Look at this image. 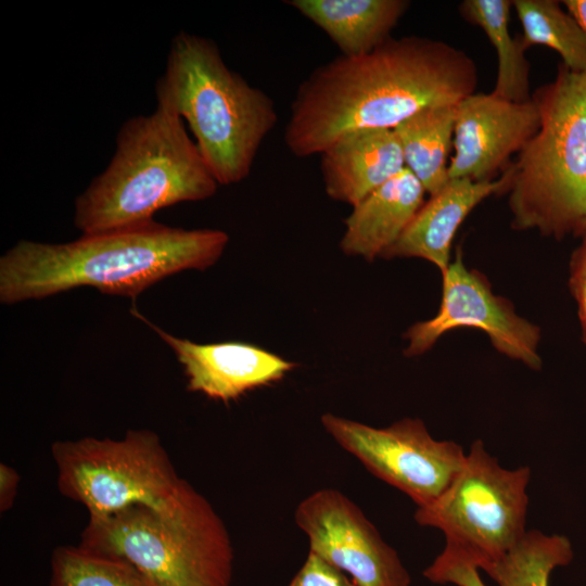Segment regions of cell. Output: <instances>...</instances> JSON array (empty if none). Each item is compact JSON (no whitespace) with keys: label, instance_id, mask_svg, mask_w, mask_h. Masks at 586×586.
<instances>
[{"label":"cell","instance_id":"d6986e66","mask_svg":"<svg viewBox=\"0 0 586 586\" xmlns=\"http://www.w3.org/2000/svg\"><path fill=\"white\" fill-rule=\"evenodd\" d=\"M510 0H464L459 5L462 17L479 26L495 48L498 69L492 93L511 102H526L530 93V63L521 39L509 30Z\"/></svg>","mask_w":586,"mask_h":586},{"label":"cell","instance_id":"83f0119b","mask_svg":"<svg viewBox=\"0 0 586 586\" xmlns=\"http://www.w3.org/2000/svg\"><path fill=\"white\" fill-rule=\"evenodd\" d=\"M561 3L586 31V0H564Z\"/></svg>","mask_w":586,"mask_h":586},{"label":"cell","instance_id":"ba28073f","mask_svg":"<svg viewBox=\"0 0 586 586\" xmlns=\"http://www.w3.org/2000/svg\"><path fill=\"white\" fill-rule=\"evenodd\" d=\"M51 450L59 491L84 505L89 518L132 506L171 511L193 491L151 430H129L119 440L58 441Z\"/></svg>","mask_w":586,"mask_h":586},{"label":"cell","instance_id":"8fae6325","mask_svg":"<svg viewBox=\"0 0 586 586\" xmlns=\"http://www.w3.org/2000/svg\"><path fill=\"white\" fill-rule=\"evenodd\" d=\"M294 518L308 538L309 551L357 586H410V574L397 551L340 491H316L298 504Z\"/></svg>","mask_w":586,"mask_h":586},{"label":"cell","instance_id":"ac0fdd59","mask_svg":"<svg viewBox=\"0 0 586 586\" xmlns=\"http://www.w3.org/2000/svg\"><path fill=\"white\" fill-rule=\"evenodd\" d=\"M457 105L423 109L393 129L406 168L430 196L440 192L450 179L447 160L454 142Z\"/></svg>","mask_w":586,"mask_h":586},{"label":"cell","instance_id":"30bf717a","mask_svg":"<svg viewBox=\"0 0 586 586\" xmlns=\"http://www.w3.org/2000/svg\"><path fill=\"white\" fill-rule=\"evenodd\" d=\"M458 328L480 329L500 354L533 370L542 368L540 328L518 315L509 300L496 295L483 273L468 268L460 250L442 272V300L436 315L405 332L408 345L404 355L420 356L446 332Z\"/></svg>","mask_w":586,"mask_h":586},{"label":"cell","instance_id":"9c48e42d","mask_svg":"<svg viewBox=\"0 0 586 586\" xmlns=\"http://www.w3.org/2000/svg\"><path fill=\"white\" fill-rule=\"evenodd\" d=\"M321 424L369 472L406 494L417 508L442 495L467 457L458 443L433 438L418 418L374 428L327 412Z\"/></svg>","mask_w":586,"mask_h":586},{"label":"cell","instance_id":"9a60e30c","mask_svg":"<svg viewBox=\"0 0 586 586\" xmlns=\"http://www.w3.org/2000/svg\"><path fill=\"white\" fill-rule=\"evenodd\" d=\"M320 155L326 193L352 206L406 168L393 129L349 132Z\"/></svg>","mask_w":586,"mask_h":586},{"label":"cell","instance_id":"5b68a950","mask_svg":"<svg viewBox=\"0 0 586 586\" xmlns=\"http://www.w3.org/2000/svg\"><path fill=\"white\" fill-rule=\"evenodd\" d=\"M532 99L538 130L507 168L511 227L562 240L586 218V71L559 64Z\"/></svg>","mask_w":586,"mask_h":586},{"label":"cell","instance_id":"2e32d148","mask_svg":"<svg viewBox=\"0 0 586 586\" xmlns=\"http://www.w3.org/2000/svg\"><path fill=\"white\" fill-rule=\"evenodd\" d=\"M423 186L405 168L353 206L345 218L342 252L368 262L390 249L425 202Z\"/></svg>","mask_w":586,"mask_h":586},{"label":"cell","instance_id":"7402d4cb","mask_svg":"<svg viewBox=\"0 0 586 586\" xmlns=\"http://www.w3.org/2000/svg\"><path fill=\"white\" fill-rule=\"evenodd\" d=\"M49 586H153L131 564L80 545L60 546L51 559Z\"/></svg>","mask_w":586,"mask_h":586},{"label":"cell","instance_id":"3957f363","mask_svg":"<svg viewBox=\"0 0 586 586\" xmlns=\"http://www.w3.org/2000/svg\"><path fill=\"white\" fill-rule=\"evenodd\" d=\"M217 187L182 118L157 105L120 126L110 164L75 200L74 226L93 234L143 225L162 208L213 196Z\"/></svg>","mask_w":586,"mask_h":586},{"label":"cell","instance_id":"d4e9b609","mask_svg":"<svg viewBox=\"0 0 586 586\" xmlns=\"http://www.w3.org/2000/svg\"><path fill=\"white\" fill-rule=\"evenodd\" d=\"M20 475L5 463L0 464V511H8L14 504Z\"/></svg>","mask_w":586,"mask_h":586},{"label":"cell","instance_id":"484cf974","mask_svg":"<svg viewBox=\"0 0 586 586\" xmlns=\"http://www.w3.org/2000/svg\"><path fill=\"white\" fill-rule=\"evenodd\" d=\"M569 288L577 306L581 337L586 347V278L569 277Z\"/></svg>","mask_w":586,"mask_h":586},{"label":"cell","instance_id":"5bb4252c","mask_svg":"<svg viewBox=\"0 0 586 586\" xmlns=\"http://www.w3.org/2000/svg\"><path fill=\"white\" fill-rule=\"evenodd\" d=\"M510 175L489 181L454 178L424 202L398 240L381 258H421L444 272L450 264L455 234L463 220L486 198L507 193Z\"/></svg>","mask_w":586,"mask_h":586},{"label":"cell","instance_id":"603a6c76","mask_svg":"<svg viewBox=\"0 0 586 586\" xmlns=\"http://www.w3.org/2000/svg\"><path fill=\"white\" fill-rule=\"evenodd\" d=\"M288 586H357L345 573L309 551Z\"/></svg>","mask_w":586,"mask_h":586},{"label":"cell","instance_id":"52a82bcc","mask_svg":"<svg viewBox=\"0 0 586 586\" xmlns=\"http://www.w3.org/2000/svg\"><path fill=\"white\" fill-rule=\"evenodd\" d=\"M531 469H506L476 440L449 486L418 507L415 521L440 530L445 547L429 565L468 564L483 570L502 558L527 532Z\"/></svg>","mask_w":586,"mask_h":586},{"label":"cell","instance_id":"cb8c5ba5","mask_svg":"<svg viewBox=\"0 0 586 586\" xmlns=\"http://www.w3.org/2000/svg\"><path fill=\"white\" fill-rule=\"evenodd\" d=\"M428 579L435 584H454L457 586H486L479 570L468 564L451 565L433 571Z\"/></svg>","mask_w":586,"mask_h":586},{"label":"cell","instance_id":"ffe728a7","mask_svg":"<svg viewBox=\"0 0 586 586\" xmlns=\"http://www.w3.org/2000/svg\"><path fill=\"white\" fill-rule=\"evenodd\" d=\"M555 0H513L523 35L524 50L545 46L555 50L573 72L586 71V31L568 10Z\"/></svg>","mask_w":586,"mask_h":586},{"label":"cell","instance_id":"6da1fadb","mask_svg":"<svg viewBox=\"0 0 586 586\" xmlns=\"http://www.w3.org/2000/svg\"><path fill=\"white\" fill-rule=\"evenodd\" d=\"M477 84L464 51L429 37H391L313 71L296 90L284 142L297 157L321 154L349 132L394 129L423 109L456 105Z\"/></svg>","mask_w":586,"mask_h":586},{"label":"cell","instance_id":"7c38bea8","mask_svg":"<svg viewBox=\"0 0 586 586\" xmlns=\"http://www.w3.org/2000/svg\"><path fill=\"white\" fill-rule=\"evenodd\" d=\"M539 123L533 99L511 102L492 92L464 98L457 105L449 178L494 180L510 156L536 133Z\"/></svg>","mask_w":586,"mask_h":586},{"label":"cell","instance_id":"7a4b0ae2","mask_svg":"<svg viewBox=\"0 0 586 586\" xmlns=\"http://www.w3.org/2000/svg\"><path fill=\"white\" fill-rule=\"evenodd\" d=\"M228 242L222 230L155 220L66 243L21 240L0 258V302L42 300L79 286L133 300L169 276L212 267Z\"/></svg>","mask_w":586,"mask_h":586},{"label":"cell","instance_id":"44dd1931","mask_svg":"<svg viewBox=\"0 0 586 586\" xmlns=\"http://www.w3.org/2000/svg\"><path fill=\"white\" fill-rule=\"evenodd\" d=\"M572 559L569 538L530 530L502 558L482 571L498 586H549L551 572Z\"/></svg>","mask_w":586,"mask_h":586},{"label":"cell","instance_id":"f1b7e54d","mask_svg":"<svg viewBox=\"0 0 586 586\" xmlns=\"http://www.w3.org/2000/svg\"><path fill=\"white\" fill-rule=\"evenodd\" d=\"M574 237H577V238L586 237V218L582 221V224L576 229Z\"/></svg>","mask_w":586,"mask_h":586},{"label":"cell","instance_id":"4fadbf2b","mask_svg":"<svg viewBox=\"0 0 586 586\" xmlns=\"http://www.w3.org/2000/svg\"><path fill=\"white\" fill-rule=\"evenodd\" d=\"M144 321L173 349L183 367L187 387L228 403L243 394L282 380L297 365L257 345L245 342L195 343L176 337Z\"/></svg>","mask_w":586,"mask_h":586},{"label":"cell","instance_id":"e0dca14e","mask_svg":"<svg viewBox=\"0 0 586 586\" xmlns=\"http://www.w3.org/2000/svg\"><path fill=\"white\" fill-rule=\"evenodd\" d=\"M286 3L322 29L345 56L368 53L385 42L410 5L407 0H291Z\"/></svg>","mask_w":586,"mask_h":586},{"label":"cell","instance_id":"8992f818","mask_svg":"<svg viewBox=\"0 0 586 586\" xmlns=\"http://www.w3.org/2000/svg\"><path fill=\"white\" fill-rule=\"evenodd\" d=\"M79 545L128 562L153 586H231L230 536L194 488L171 511L132 506L89 518Z\"/></svg>","mask_w":586,"mask_h":586},{"label":"cell","instance_id":"4316f807","mask_svg":"<svg viewBox=\"0 0 586 586\" xmlns=\"http://www.w3.org/2000/svg\"><path fill=\"white\" fill-rule=\"evenodd\" d=\"M581 240L570 258V277L586 278V237Z\"/></svg>","mask_w":586,"mask_h":586},{"label":"cell","instance_id":"277c9868","mask_svg":"<svg viewBox=\"0 0 586 586\" xmlns=\"http://www.w3.org/2000/svg\"><path fill=\"white\" fill-rule=\"evenodd\" d=\"M155 93L158 106L187 120L218 184L249 177L278 123L271 97L230 69L213 40L186 31L170 42Z\"/></svg>","mask_w":586,"mask_h":586}]
</instances>
